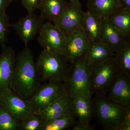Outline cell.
Returning a JSON list of instances; mask_svg holds the SVG:
<instances>
[{"label": "cell", "instance_id": "obj_1", "mask_svg": "<svg viewBox=\"0 0 130 130\" xmlns=\"http://www.w3.org/2000/svg\"><path fill=\"white\" fill-rule=\"evenodd\" d=\"M40 81L32 52L25 46L15 57L9 88L28 100L41 85Z\"/></svg>", "mask_w": 130, "mask_h": 130}, {"label": "cell", "instance_id": "obj_2", "mask_svg": "<svg viewBox=\"0 0 130 130\" xmlns=\"http://www.w3.org/2000/svg\"><path fill=\"white\" fill-rule=\"evenodd\" d=\"M93 117L106 130H119L130 107L109 99L107 96L95 95L91 98Z\"/></svg>", "mask_w": 130, "mask_h": 130}, {"label": "cell", "instance_id": "obj_3", "mask_svg": "<svg viewBox=\"0 0 130 130\" xmlns=\"http://www.w3.org/2000/svg\"><path fill=\"white\" fill-rule=\"evenodd\" d=\"M90 68L84 56L70 63L63 81L66 94L70 97L81 95L92 98Z\"/></svg>", "mask_w": 130, "mask_h": 130}, {"label": "cell", "instance_id": "obj_4", "mask_svg": "<svg viewBox=\"0 0 130 130\" xmlns=\"http://www.w3.org/2000/svg\"><path fill=\"white\" fill-rule=\"evenodd\" d=\"M36 66L41 81H63L69 65L61 55L43 50L38 57Z\"/></svg>", "mask_w": 130, "mask_h": 130}, {"label": "cell", "instance_id": "obj_5", "mask_svg": "<svg viewBox=\"0 0 130 130\" xmlns=\"http://www.w3.org/2000/svg\"><path fill=\"white\" fill-rule=\"evenodd\" d=\"M90 68L92 95L107 96L113 81L121 71L113 56Z\"/></svg>", "mask_w": 130, "mask_h": 130}, {"label": "cell", "instance_id": "obj_6", "mask_svg": "<svg viewBox=\"0 0 130 130\" xmlns=\"http://www.w3.org/2000/svg\"><path fill=\"white\" fill-rule=\"evenodd\" d=\"M65 93L62 81H48L45 84L41 85L28 100L35 113L38 114Z\"/></svg>", "mask_w": 130, "mask_h": 130}, {"label": "cell", "instance_id": "obj_7", "mask_svg": "<svg viewBox=\"0 0 130 130\" xmlns=\"http://www.w3.org/2000/svg\"><path fill=\"white\" fill-rule=\"evenodd\" d=\"M0 104L21 121L35 114L33 107L29 100L19 96L9 88L0 95Z\"/></svg>", "mask_w": 130, "mask_h": 130}, {"label": "cell", "instance_id": "obj_8", "mask_svg": "<svg viewBox=\"0 0 130 130\" xmlns=\"http://www.w3.org/2000/svg\"><path fill=\"white\" fill-rule=\"evenodd\" d=\"M38 35V42L43 49L62 55L67 36L56 25L47 21L44 23Z\"/></svg>", "mask_w": 130, "mask_h": 130}, {"label": "cell", "instance_id": "obj_9", "mask_svg": "<svg viewBox=\"0 0 130 130\" xmlns=\"http://www.w3.org/2000/svg\"><path fill=\"white\" fill-rule=\"evenodd\" d=\"M84 12L80 2L70 3L54 24L67 36L81 28Z\"/></svg>", "mask_w": 130, "mask_h": 130}, {"label": "cell", "instance_id": "obj_10", "mask_svg": "<svg viewBox=\"0 0 130 130\" xmlns=\"http://www.w3.org/2000/svg\"><path fill=\"white\" fill-rule=\"evenodd\" d=\"M89 44L82 28H79L67 36L62 56L68 63H71L84 56Z\"/></svg>", "mask_w": 130, "mask_h": 130}, {"label": "cell", "instance_id": "obj_11", "mask_svg": "<svg viewBox=\"0 0 130 130\" xmlns=\"http://www.w3.org/2000/svg\"><path fill=\"white\" fill-rule=\"evenodd\" d=\"M44 20L40 16L28 13L12 25L25 46L39 34L44 24Z\"/></svg>", "mask_w": 130, "mask_h": 130}, {"label": "cell", "instance_id": "obj_12", "mask_svg": "<svg viewBox=\"0 0 130 130\" xmlns=\"http://www.w3.org/2000/svg\"><path fill=\"white\" fill-rule=\"evenodd\" d=\"M108 93L110 100L130 107V75L121 71L113 81Z\"/></svg>", "mask_w": 130, "mask_h": 130}, {"label": "cell", "instance_id": "obj_13", "mask_svg": "<svg viewBox=\"0 0 130 130\" xmlns=\"http://www.w3.org/2000/svg\"><path fill=\"white\" fill-rule=\"evenodd\" d=\"M0 53V95L9 88V83L13 70L15 54L11 47L2 46Z\"/></svg>", "mask_w": 130, "mask_h": 130}, {"label": "cell", "instance_id": "obj_14", "mask_svg": "<svg viewBox=\"0 0 130 130\" xmlns=\"http://www.w3.org/2000/svg\"><path fill=\"white\" fill-rule=\"evenodd\" d=\"M70 98L72 111L77 121L89 123L93 117L91 98L81 95Z\"/></svg>", "mask_w": 130, "mask_h": 130}, {"label": "cell", "instance_id": "obj_15", "mask_svg": "<svg viewBox=\"0 0 130 130\" xmlns=\"http://www.w3.org/2000/svg\"><path fill=\"white\" fill-rule=\"evenodd\" d=\"M72 113L70 98L65 93L44 110L37 114L40 115L44 121Z\"/></svg>", "mask_w": 130, "mask_h": 130}, {"label": "cell", "instance_id": "obj_16", "mask_svg": "<svg viewBox=\"0 0 130 130\" xmlns=\"http://www.w3.org/2000/svg\"><path fill=\"white\" fill-rule=\"evenodd\" d=\"M127 40L108 20H102L100 41L106 43L113 53L121 48Z\"/></svg>", "mask_w": 130, "mask_h": 130}, {"label": "cell", "instance_id": "obj_17", "mask_svg": "<svg viewBox=\"0 0 130 130\" xmlns=\"http://www.w3.org/2000/svg\"><path fill=\"white\" fill-rule=\"evenodd\" d=\"M67 0H41L38 9L44 20L55 23L69 5Z\"/></svg>", "mask_w": 130, "mask_h": 130}, {"label": "cell", "instance_id": "obj_18", "mask_svg": "<svg viewBox=\"0 0 130 130\" xmlns=\"http://www.w3.org/2000/svg\"><path fill=\"white\" fill-rule=\"evenodd\" d=\"M114 55L106 43L100 41L89 43L84 56L90 67L106 60Z\"/></svg>", "mask_w": 130, "mask_h": 130}, {"label": "cell", "instance_id": "obj_19", "mask_svg": "<svg viewBox=\"0 0 130 130\" xmlns=\"http://www.w3.org/2000/svg\"><path fill=\"white\" fill-rule=\"evenodd\" d=\"M102 20L89 10L84 12L81 28L89 43L100 41Z\"/></svg>", "mask_w": 130, "mask_h": 130}, {"label": "cell", "instance_id": "obj_20", "mask_svg": "<svg viewBox=\"0 0 130 130\" xmlns=\"http://www.w3.org/2000/svg\"><path fill=\"white\" fill-rule=\"evenodd\" d=\"M87 6L89 11L102 19H108L123 6L120 0H88Z\"/></svg>", "mask_w": 130, "mask_h": 130}, {"label": "cell", "instance_id": "obj_21", "mask_svg": "<svg viewBox=\"0 0 130 130\" xmlns=\"http://www.w3.org/2000/svg\"><path fill=\"white\" fill-rule=\"evenodd\" d=\"M108 20L127 40L130 37V9L122 6L108 18Z\"/></svg>", "mask_w": 130, "mask_h": 130}, {"label": "cell", "instance_id": "obj_22", "mask_svg": "<svg viewBox=\"0 0 130 130\" xmlns=\"http://www.w3.org/2000/svg\"><path fill=\"white\" fill-rule=\"evenodd\" d=\"M76 118L72 113L58 118L44 121L41 130H63L73 126Z\"/></svg>", "mask_w": 130, "mask_h": 130}, {"label": "cell", "instance_id": "obj_23", "mask_svg": "<svg viewBox=\"0 0 130 130\" xmlns=\"http://www.w3.org/2000/svg\"><path fill=\"white\" fill-rule=\"evenodd\" d=\"M114 58L123 72L130 75V42L127 40L115 53Z\"/></svg>", "mask_w": 130, "mask_h": 130}, {"label": "cell", "instance_id": "obj_24", "mask_svg": "<svg viewBox=\"0 0 130 130\" xmlns=\"http://www.w3.org/2000/svg\"><path fill=\"white\" fill-rule=\"evenodd\" d=\"M21 120L0 104V130H20Z\"/></svg>", "mask_w": 130, "mask_h": 130}, {"label": "cell", "instance_id": "obj_25", "mask_svg": "<svg viewBox=\"0 0 130 130\" xmlns=\"http://www.w3.org/2000/svg\"><path fill=\"white\" fill-rule=\"evenodd\" d=\"M44 123L38 114H34L30 117L21 121L20 130H41Z\"/></svg>", "mask_w": 130, "mask_h": 130}, {"label": "cell", "instance_id": "obj_26", "mask_svg": "<svg viewBox=\"0 0 130 130\" xmlns=\"http://www.w3.org/2000/svg\"><path fill=\"white\" fill-rule=\"evenodd\" d=\"M9 17L6 13H0V46L6 45L8 41V35L12 24L9 23Z\"/></svg>", "mask_w": 130, "mask_h": 130}, {"label": "cell", "instance_id": "obj_27", "mask_svg": "<svg viewBox=\"0 0 130 130\" xmlns=\"http://www.w3.org/2000/svg\"><path fill=\"white\" fill-rule=\"evenodd\" d=\"M41 0H21L22 6L28 12V13H33L38 9Z\"/></svg>", "mask_w": 130, "mask_h": 130}, {"label": "cell", "instance_id": "obj_28", "mask_svg": "<svg viewBox=\"0 0 130 130\" xmlns=\"http://www.w3.org/2000/svg\"><path fill=\"white\" fill-rule=\"evenodd\" d=\"M72 130H94L95 129V125H92L89 123H83L76 121Z\"/></svg>", "mask_w": 130, "mask_h": 130}, {"label": "cell", "instance_id": "obj_29", "mask_svg": "<svg viewBox=\"0 0 130 130\" xmlns=\"http://www.w3.org/2000/svg\"><path fill=\"white\" fill-rule=\"evenodd\" d=\"M12 0H0V13H5L11 3Z\"/></svg>", "mask_w": 130, "mask_h": 130}, {"label": "cell", "instance_id": "obj_30", "mask_svg": "<svg viewBox=\"0 0 130 130\" xmlns=\"http://www.w3.org/2000/svg\"><path fill=\"white\" fill-rule=\"evenodd\" d=\"M120 1L123 7L130 9V0H120Z\"/></svg>", "mask_w": 130, "mask_h": 130}, {"label": "cell", "instance_id": "obj_31", "mask_svg": "<svg viewBox=\"0 0 130 130\" xmlns=\"http://www.w3.org/2000/svg\"><path fill=\"white\" fill-rule=\"evenodd\" d=\"M70 2L71 3H73L78 2H79V0H69Z\"/></svg>", "mask_w": 130, "mask_h": 130}, {"label": "cell", "instance_id": "obj_32", "mask_svg": "<svg viewBox=\"0 0 130 130\" xmlns=\"http://www.w3.org/2000/svg\"><path fill=\"white\" fill-rule=\"evenodd\" d=\"M21 1V0H12V1Z\"/></svg>", "mask_w": 130, "mask_h": 130}]
</instances>
